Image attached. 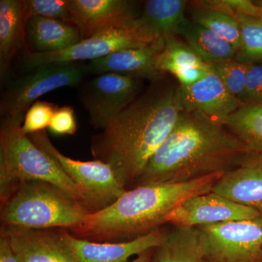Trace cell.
<instances>
[{"label": "cell", "instance_id": "obj_1", "mask_svg": "<svg viewBox=\"0 0 262 262\" xmlns=\"http://www.w3.org/2000/svg\"><path fill=\"white\" fill-rule=\"evenodd\" d=\"M150 82L107 126L91 138L94 159L110 165L126 191L134 187L183 111L179 84L166 80L165 76Z\"/></svg>", "mask_w": 262, "mask_h": 262}, {"label": "cell", "instance_id": "obj_2", "mask_svg": "<svg viewBox=\"0 0 262 262\" xmlns=\"http://www.w3.org/2000/svg\"><path fill=\"white\" fill-rule=\"evenodd\" d=\"M253 154L225 125L202 114L182 111L134 187L226 173Z\"/></svg>", "mask_w": 262, "mask_h": 262}, {"label": "cell", "instance_id": "obj_3", "mask_svg": "<svg viewBox=\"0 0 262 262\" xmlns=\"http://www.w3.org/2000/svg\"><path fill=\"white\" fill-rule=\"evenodd\" d=\"M225 173L182 183L137 186L111 205L90 213L71 230L78 238L98 243L125 242L149 234L166 224L167 215L190 196L210 192Z\"/></svg>", "mask_w": 262, "mask_h": 262}, {"label": "cell", "instance_id": "obj_4", "mask_svg": "<svg viewBox=\"0 0 262 262\" xmlns=\"http://www.w3.org/2000/svg\"><path fill=\"white\" fill-rule=\"evenodd\" d=\"M91 213L61 189L41 181H24L1 200L3 225L71 230Z\"/></svg>", "mask_w": 262, "mask_h": 262}, {"label": "cell", "instance_id": "obj_5", "mask_svg": "<svg viewBox=\"0 0 262 262\" xmlns=\"http://www.w3.org/2000/svg\"><path fill=\"white\" fill-rule=\"evenodd\" d=\"M24 120L3 117L0 125V198L19 182L41 181L56 186L83 206L77 186L51 157L24 132Z\"/></svg>", "mask_w": 262, "mask_h": 262}, {"label": "cell", "instance_id": "obj_6", "mask_svg": "<svg viewBox=\"0 0 262 262\" xmlns=\"http://www.w3.org/2000/svg\"><path fill=\"white\" fill-rule=\"evenodd\" d=\"M158 41L163 40H155L146 35L135 19L125 25L98 31L62 51L33 53L27 48L21 53L20 68L26 73L43 66L91 61L121 50L149 46Z\"/></svg>", "mask_w": 262, "mask_h": 262}, {"label": "cell", "instance_id": "obj_7", "mask_svg": "<svg viewBox=\"0 0 262 262\" xmlns=\"http://www.w3.org/2000/svg\"><path fill=\"white\" fill-rule=\"evenodd\" d=\"M28 136L77 186L84 208L91 213L106 208L126 191L108 164L96 160L81 161L66 156L53 145L46 130Z\"/></svg>", "mask_w": 262, "mask_h": 262}, {"label": "cell", "instance_id": "obj_8", "mask_svg": "<svg viewBox=\"0 0 262 262\" xmlns=\"http://www.w3.org/2000/svg\"><path fill=\"white\" fill-rule=\"evenodd\" d=\"M87 73L80 63H61L38 67L10 81L2 96V118L24 120L27 110L43 95L63 87L79 85Z\"/></svg>", "mask_w": 262, "mask_h": 262}, {"label": "cell", "instance_id": "obj_9", "mask_svg": "<svg viewBox=\"0 0 262 262\" xmlns=\"http://www.w3.org/2000/svg\"><path fill=\"white\" fill-rule=\"evenodd\" d=\"M208 262H262V229L254 220L201 226Z\"/></svg>", "mask_w": 262, "mask_h": 262}, {"label": "cell", "instance_id": "obj_10", "mask_svg": "<svg viewBox=\"0 0 262 262\" xmlns=\"http://www.w3.org/2000/svg\"><path fill=\"white\" fill-rule=\"evenodd\" d=\"M144 80L117 74L96 75L80 89L79 98L92 126L102 130L144 88Z\"/></svg>", "mask_w": 262, "mask_h": 262}, {"label": "cell", "instance_id": "obj_11", "mask_svg": "<svg viewBox=\"0 0 262 262\" xmlns=\"http://www.w3.org/2000/svg\"><path fill=\"white\" fill-rule=\"evenodd\" d=\"M261 213L213 192L187 198L170 212L166 224L198 227L233 221L255 220Z\"/></svg>", "mask_w": 262, "mask_h": 262}, {"label": "cell", "instance_id": "obj_12", "mask_svg": "<svg viewBox=\"0 0 262 262\" xmlns=\"http://www.w3.org/2000/svg\"><path fill=\"white\" fill-rule=\"evenodd\" d=\"M20 262H77L66 239V229L3 225Z\"/></svg>", "mask_w": 262, "mask_h": 262}, {"label": "cell", "instance_id": "obj_13", "mask_svg": "<svg viewBox=\"0 0 262 262\" xmlns=\"http://www.w3.org/2000/svg\"><path fill=\"white\" fill-rule=\"evenodd\" d=\"M179 97L183 111L202 114L224 125L245 104L229 92L211 69L203 80L190 87L179 86Z\"/></svg>", "mask_w": 262, "mask_h": 262}, {"label": "cell", "instance_id": "obj_14", "mask_svg": "<svg viewBox=\"0 0 262 262\" xmlns=\"http://www.w3.org/2000/svg\"><path fill=\"white\" fill-rule=\"evenodd\" d=\"M141 8L130 0H70L72 23L82 39L103 29L131 23Z\"/></svg>", "mask_w": 262, "mask_h": 262}, {"label": "cell", "instance_id": "obj_15", "mask_svg": "<svg viewBox=\"0 0 262 262\" xmlns=\"http://www.w3.org/2000/svg\"><path fill=\"white\" fill-rule=\"evenodd\" d=\"M165 40L149 46L127 48L89 61L86 71L93 75L117 74L150 82L165 76L158 69V58L165 47Z\"/></svg>", "mask_w": 262, "mask_h": 262}, {"label": "cell", "instance_id": "obj_16", "mask_svg": "<svg viewBox=\"0 0 262 262\" xmlns=\"http://www.w3.org/2000/svg\"><path fill=\"white\" fill-rule=\"evenodd\" d=\"M165 233L159 228L125 242L98 243L76 237L66 229V239L77 262H128L131 256L157 247Z\"/></svg>", "mask_w": 262, "mask_h": 262}, {"label": "cell", "instance_id": "obj_17", "mask_svg": "<svg viewBox=\"0 0 262 262\" xmlns=\"http://www.w3.org/2000/svg\"><path fill=\"white\" fill-rule=\"evenodd\" d=\"M211 192L262 214V154L251 155L226 172Z\"/></svg>", "mask_w": 262, "mask_h": 262}, {"label": "cell", "instance_id": "obj_18", "mask_svg": "<svg viewBox=\"0 0 262 262\" xmlns=\"http://www.w3.org/2000/svg\"><path fill=\"white\" fill-rule=\"evenodd\" d=\"M184 0H149L141 8L136 22L141 30L155 40L178 37L188 18V5Z\"/></svg>", "mask_w": 262, "mask_h": 262}, {"label": "cell", "instance_id": "obj_19", "mask_svg": "<svg viewBox=\"0 0 262 262\" xmlns=\"http://www.w3.org/2000/svg\"><path fill=\"white\" fill-rule=\"evenodd\" d=\"M26 21L21 1H0V78L8 77L15 56L27 49Z\"/></svg>", "mask_w": 262, "mask_h": 262}, {"label": "cell", "instance_id": "obj_20", "mask_svg": "<svg viewBox=\"0 0 262 262\" xmlns=\"http://www.w3.org/2000/svg\"><path fill=\"white\" fill-rule=\"evenodd\" d=\"M27 48L33 53H53L75 46L82 40L80 31L72 24L55 19L32 17L26 24Z\"/></svg>", "mask_w": 262, "mask_h": 262}, {"label": "cell", "instance_id": "obj_21", "mask_svg": "<svg viewBox=\"0 0 262 262\" xmlns=\"http://www.w3.org/2000/svg\"><path fill=\"white\" fill-rule=\"evenodd\" d=\"M150 262H208L199 227H174L153 250Z\"/></svg>", "mask_w": 262, "mask_h": 262}, {"label": "cell", "instance_id": "obj_22", "mask_svg": "<svg viewBox=\"0 0 262 262\" xmlns=\"http://www.w3.org/2000/svg\"><path fill=\"white\" fill-rule=\"evenodd\" d=\"M179 36L208 64L235 58L237 50L211 30L188 19Z\"/></svg>", "mask_w": 262, "mask_h": 262}, {"label": "cell", "instance_id": "obj_23", "mask_svg": "<svg viewBox=\"0 0 262 262\" xmlns=\"http://www.w3.org/2000/svg\"><path fill=\"white\" fill-rule=\"evenodd\" d=\"M251 152L262 154V103L244 104L225 125Z\"/></svg>", "mask_w": 262, "mask_h": 262}, {"label": "cell", "instance_id": "obj_24", "mask_svg": "<svg viewBox=\"0 0 262 262\" xmlns=\"http://www.w3.org/2000/svg\"><path fill=\"white\" fill-rule=\"evenodd\" d=\"M192 4V20L214 32L238 51L242 46V38L237 18L221 10Z\"/></svg>", "mask_w": 262, "mask_h": 262}, {"label": "cell", "instance_id": "obj_25", "mask_svg": "<svg viewBox=\"0 0 262 262\" xmlns=\"http://www.w3.org/2000/svg\"><path fill=\"white\" fill-rule=\"evenodd\" d=\"M208 65L186 42L178 37L165 39V47L158 58V69L162 73L174 77L186 71Z\"/></svg>", "mask_w": 262, "mask_h": 262}, {"label": "cell", "instance_id": "obj_26", "mask_svg": "<svg viewBox=\"0 0 262 262\" xmlns=\"http://www.w3.org/2000/svg\"><path fill=\"white\" fill-rule=\"evenodd\" d=\"M241 27L242 46L236 59L248 64L262 63V20L257 17L238 13L236 15Z\"/></svg>", "mask_w": 262, "mask_h": 262}, {"label": "cell", "instance_id": "obj_27", "mask_svg": "<svg viewBox=\"0 0 262 262\" xmlns=\"http://www.w3.org/2000/svg\"><path fill=\"white\" fill-rule=\"evenodd\" d=\"M251 65L234 58L210 64L212 71L218 76L226 89L241 101L244 97Z\"/></svg>", "mask_w": 262, "mask_h": 262}, {"label": "cell", "instance_id": "obj_28", "mask_svg": "<svg viewBox=\"0 0 262 262\" xmlns=\"http://www.w3.org/2000/svg\"><path fill=\"white\" fill-rule=\"evenodd\" d=\"M21 3L27 22L32 17L39 16L72 24L70 0H23Z\"/></svg>", "mask_w": 262, "mask_h": 262}, {"label": "cell", "instance_id": "obj_29", "mask_svg": "<svg viewBox=\"0 0 262 262\" xmlns=\"http://www.w3.org/2000/svg\"><path fill=\"white\" fill-rule=\"evenodd\" d=\"M58 107V105L48 101H37L33 103L24 117L22 125L24 132L29 135L46 130Z\"/></svg>", "mask_w": 262, "mask_h": 262}, {"label": "cell", "instance_id": "obj_30", "mask_svg": "<svg viewBox=\"0 0 262 262\" xmlns=\"http://www.w3.org/2000/svg\"><path fill=\"white\" fill-rule=\"evenodd\" d=\"M48 130L54 135H75L77 130V124L74 108L63 106L57 108Z\"/></svg>", "mask_w": 262, "mask_h": 262}, {"label": "cell", "instance_id": "obj_31", "mask_svg": "<svg viewBox=\"0 0 262 262\" xmlns=\"http://www.w3.org/2000/svg\"><path fill=\"white\" fill-rule=\"evenodd\" d=\"M245 104L262 103V64H251L244 97Z\"/></svg>", "mask_w": 262, "mask_h": 262}, {"label": "cell", "instance_id": "obj_32", "mask_svg": "<svg viewBox=\"0 0 262 262\" xmlns=\"http://www.w3.org/2000/svg\"><path fill=\"white\" fill-rule=\"evenodd\" d=\"M0 262H20L12 248L8 236L3 230L0 234Z\"/></svg>", "mask_w": 262, "mask_h": 262}, {"label": "cell", "instance_id": "obj_33", "mask_svg": "<svg viewBox=\"0 0 262 262\" xmlns=\"http://www.w3.org/2000/svg\"><path fill=\"white\" fill-rule=\"evenodd\" d=\"M153 250H154V248L148 250L145 252L139 255L135 259L128 262H150L151 261V256H152Z\"/></svg>", "mask_w": 262, "mask_h": 262}, {"label": "cell", "instance_id": "obj_34", "mask_svg": "<svg viewBox=\"0 0 262 262\" xmlns=\"http://www.w3.org/2000/svg\"><path fill=\"white\" fill-rule=\"evenodd\" d=\"M256 2V5H258V8H259V13H258V18L262 20V0L261 1H255Z\"/></svg>", "mask_w": 262, "mask_h": 262}, {"label": "cell", "instance_id": "obj_35", "mask_svg": "<svg viewBox=\"0 0 262 262\" xmlns=\"http://www.w3.org/2000/svg\"><path fill=\"white\" fill-rule=\"evenodd\" d=\"M256 223L258 224V225L260 226V227L262 229V214L260 215L258 217L257 219L254 220Z\"/></svg>", "mask_w": 262, "mask_h": 262}]
</instances>
